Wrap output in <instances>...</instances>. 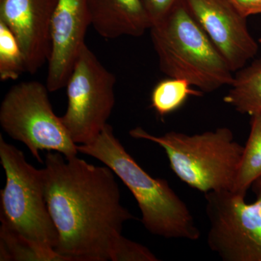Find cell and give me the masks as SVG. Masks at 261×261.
<instances>
[{"mask_svg": "<svg viewBox=\"0 0 261 261\" xmlns=\"http://www.w3.org/2000/svg\"><path fill=\"white\" fill-rule=\"evenodd\" d=\"M116 82L114 74L85 44L65 86L68 106L61 117L77 145L93 142L108 124L116 102Z\"/></svg>", "mask_w": 261, "mask_h": 261, "instance_id": "cell-7", "label": "cell"}, {"mask_svg": "<svg viewBox=\"0 0 261 261\" xmlns=\"http://www.w3.org/2000/svg\"><path fill=\"white\" fill-rule=\"evenodd\" d=\"M250 132L243 155L233 191L246 196L254 181L261 177V114L251 116Z\"/></svg>", "mask_w": 261, "mask_h": 261, "instance_id": "cell-14", "label": "cell"}, {"mask_svg": "<svg viewBox=\"0 0 261 261\" xmlns=\"http://www.w3.org/2000/svg\"><path fill=\"white\" fill-rule=\"evenodd\" d=\"M79 152L92 156L111 168L135 197L146 229L154 236L196 241L200 231L186 203L164 178H153L127 152L106 125L88 145H78Z\"/></svg>", "mask_w": 261, "mask_h": 261, "instance_id": "cell-2", "label": "cell"}, {"mask_svg": "<svg viewBox=\"0 0 261 261\" xmlns=\"http://www.w3.org/2000/svg\"><path fill=\"white\" fill-rule=\"evenodd\" d=\"M152 25L159 23L183 0H142Z\"/></svg>", "mask_w": 261, "mask_h": 261, "instance_id": "cell-19", "label": "cell"}, {"mask_svg": "<svg viewBox=\"0 0 261 261\" xmlns=\"http://www.w3.org/2000/svg\"><path fill=\"white\" fill-rule=\"evenodd\" d=\"M91 25L106 39L140 37L152 23L142 0H88Z\"/></svg>", "mask_w": 261, "mask_h": 261, "instance_id": "cell-12", "label": "cell"}, {"mask_svg": "<svg viewBox=\"0 0 261 261\" xmlns=\"http://www.w3.org/2000/svg\"><path fill=\"white\" fill-rule=\"evenodd\" d=\"M256 200L233 190L205 194L207 243L224 261H261V177L252 185Z\"/></svg>", "mask_w": 261, "mask_h": 261, "instance_id": "cell-8", "label": "cell"}, {"mask_svg": "<svg viewBox=\"0 0 261 261\" xmlns=\"http://www.w3.org/2000/svg\"><path fill=\"white\" fill-rule=\"evenodd\" d=\"M25 71V56L18 39L9 27L0 21V80H16Z\"/></svg>", "mask_w": 261, "mask_h": 261, "instance_id": "cell-17", "label": "cell"}, {"mask_svg": "<svg viewBox=\"0 0 261 261\" xmlns=\"http://www.w3.org/2000/svg\"><path fill=\"white\" fill-rule=\"evenodd\" d=\"M243 16L261 14V0H229Z\"/></svg>", "mask_w": 261, "mask_h": 261, "instance_id": "cell-20", "label": "cell"}, {"mask_svg": "<svg viewBox=\"0 0 261 261\" xmlns=\"http://www.w3.org/2000/svg\"><path fill=\"white\" fill-rule=\"evenodd\" d=\"M91 25L88 0H58L51 19V53L48 61L49 92L64 88Z\"/></svg>", "mask_w": 261, "mask_h": 261, "instance_id": "cell-10", "label": "cell"}, {"mask_svg": "<svg viewBox=\"0 0 261 261\" xmlns=\"http://www.w3.org/2000/svg\"><path fill=\"white\" fill-rule=\"evenodd\" d=\"M0 161L6 175L0 195L2 224L39 248L56 250L59 238L44 195L42 169L27 162L2 135Z\"/></svg>", "mask_w": 261, "mask_h": 261, "instance_id": "cell-5", "label": "cell"}, {"mask_svg": "<svg viewBox=\"0 0 261 261\" xmlns=\"http://www.w3.org/2000/svg\"><path fill=\"white\" fill-rule=\"evenodd\" d=\"M48 91L40 82H22L10 89L0 107V125L5 133L27 146L41 163L42 150L60 152L65 158L79 154L78 145L53 111Z\"/></svg>", "mask_w": 261, "mask_h": 261, "instance_id": "cell-6", "label": "cell"}, {"mask_svg": "<svg viewBox=\"0 0 261 261\" xmlns=\"http://www.w3.org/2000/svg\"><path fill=\"white\" fill-rule=\"evenodd\" d=\"M0 260L65 261L56 250L39 248L3 224L0 227Z\"/></svg>", "mask_w": 261, "mask_h": 261, "instance_id": "cell-15", "label": "cell"}, {"mask_svg": "<svg viewBox=\"0 0 261 261\" xmlns=\"http://www.w3.org/2000/svg\"><path fill=\"white\" fill-rule=\"evenodd\" d=\"M150 30L161 71L202 92L231 85L233 72L187 8L176 5Z\"/></svg>", "mask_w": 261, "mask_h": 261, "instance_id": "cell-3", "label": "cell"}, {"mask_svg": "<svg viewBox=\"0 0 261 261\" xmlns=\"http://www.w3.org/2000/svg\"><path fill=\"white\" fill-rule=\"evenodd\" d=\"M44 195L65 261H109L123 224L134 216L121 203L114 172L77 156L49 151L43 168Z\"/></svg>", "mask_w": 261, "mask_h": 261, "instance_id": "cell-1", "label": "cell"}, {"mask_svg": "<svg viewBox=\"0 0 261 261\" xmlns=\"http://www.w3.org/2000/svg\"><path fill=\"white\" fill-rule=\"evenodd\" d=\"M183 79L171 78L156 84L151 94V104L158 114L167 116L175 112L185 104L189 97H200L203 92L194 89Z\"/></svg>", "mask_w": 261, "mask_h": 261, "instance_id": "cell-16", "label": "cell"}, {"mask_svg": "<svg viewBox=\"0 0 261 261\" xmlns=\"http://www.w3.org/2000/svg\"><path fill=\"white\" fill-rule=\"evenodd\" d=\"M187 8L233 72L247 65L258 45L229 0H185Z\"/></svg>", "mask_w": 261, "mask_h": 261, "instance_id": "cell-9", "label": "cell"}, {"mask_svg": "<svg viewBox=\"0 0 261 261\" xmlns=\"http://www.w3.org/2000/svg\"><path fill=\"white\" fill-rule=\"evenodd\" d=\"M224 101L241 114H261V56L237 71Z\"/></svg>", "mask_w": 261, "mask_h": 261, "instance_id": "cell-13", "label": "cell"}, {"mask_svg": "<svg viewBox=\"0 0 261 261\" xmlns=\"http://www.w3.org/2000/svg\"><path fill=\"white\" fill-rule=\"evenodd\" d=\"M57 3L58 0H0V21L18 39L30 74L49 61L51 19Z\"/></svg>", "mask_w": 261, "mask_h": 261, "instance_id": "cell-11", "label": "cell"}, {"mask_svg": "<svg viewBox=\"0 0 261 261\" xmlns=\"http://www.w3.org/2000/svg\"><path fill=\"white\" fill-rule=\"evenodd\" d=\"M129 135L162 147L173 172L192 188L205 194L233 190L244 147L234 140L230 128L193 135L169 132L154 136L137 127Z\"/></svg>", "mask_w": 261, "mask_h": 261, "instance_id": "cell-4", "label": "cell"}, {"mask_svg": "<svg viewBox=\"0 0 261 261\" xmlns=\"http://www.w3.org/2000/svg\"><path fill=\"white\" fill-rule=\"evenodd\" d=\"M111 261H158L159 259L147 247L121 235L115 242Z\"/></svg>", "mask_w": 261, "mask_h": 261, "instance_id": "cell-18", "label": "cell"}]
</instances>
